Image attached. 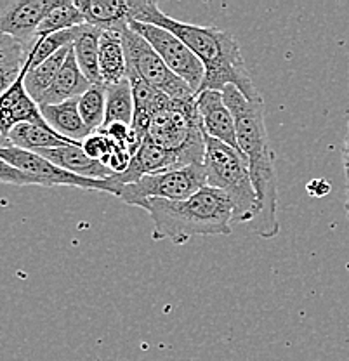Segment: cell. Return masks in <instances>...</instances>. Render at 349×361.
<instances>
[{
  "mask_svg": "<svg viewBox=\"0 0 349 361\" xmlns=\"http://www.w3.org/2000/svg\"><path fill=\"white\" fill-rule=\"evenodd\" d=\"M306 190L311 197L322 198V197H326V195L330 193V184H329V180H325V179H313L307 183Z\"/></svg>",
  "mask_w": 349,
  "mask_h": 361,
  "instance_id": "cell-30",
  "label": "cell"
},
{
  "mask_svg": "<svg viewBox=\"0 0 349 361\" xmlns=\"http://www.w3.org/2000/svg\"><path fill=\"white\" fill-rule=\"evenodd\" d=\"M0 115L4 120L6 135H9L11 130L20 123L47 126L46 120L42 118V113H40V106L30 97V94L25 89V68L13 87L4 96H0Z\"/></svg>",
  "mask_w": 349,
  "mask_h": 361,
  "instance_id": "cell-13",
  "label": "cell"
},
{
  "mask_svg": "<svg viewBox=\"0 0 349 361\" xmlns=\"http://www.w3.org/2000/svg\"><path fill=\"white\" fill-rule=\"evenodd\" d=\"M122 44L127 59V78L141 80L149 87L167 94L172 99H193L197 94L186 82L172 73L153 47L140 33L127 26L122 32Z\"/></svg>",
  "mask_w": 349,
  "mask_h": 361,
  "instance_id": "cell-6",
  "label": "cell"
},
{
  "mask_svg": "<svg viewBox=\"0 0 349 361\" xmlns=\"http://www.w3.org/2000/svg\"><path fill=\"white\" fill-rule=\"evenodd\" d=\"M176 169H181L178 158L165 152L160 146H157L149 139H145L140 148H137V152L134 153L127 171L122 172V174H114L110 180H114L118 186H123V184L137 183L145 176L176 171Z\"/></svg>",
  "mask_w": 349,
  "mask_h": 361,
  "instance_id": "cell-12",
  "label": "cell"
},
{
  "mask_svg": "<svg viewBox=\"0 0 349 361\" xmlns=\"http://www.w3.org/2000/svg\"><path fill=\"white\" fill-rule=\"evenodd\" d=\"M78 111L91 133H99L106 115V85H91V89L78 97Z\"/></svg>",
  "mask_w": 349,
  "mask_h": 361,
  "instance_id": "cell-25",
  "label": "cell"
},
{
  "mask_svg": "<svg viewBox=\"0 0 349 361\" xmlns=\"http://www.w3.org/2000/svg\"><path fill=\"white\" fill-rule=\"evenodd\" d=\"M103 35V30L92 25H82L80 33H78L77 40L71 45L73 49L75 59L80 68L82 75L87 78L91 85H101V75H99V39ZM104 85V84H103Z\"/></svg>",
  "mask_w": 349,
  "mask_h": 361,
  "instance_id": "cell-19",
  "label": "cell"
},
{
  "mask_svg": "<svg viewBox=\"0 0 349 361\" xmlns=\"http://www.w3.org/2000/svg\"><path fill=\"white\" fill-rule=\"evenodd\" d=\"M82 26H77V28H70L65 30V32H58V33H51V35L42 37V39H37L35 45L30 51L28 58H26L25 63V70H33L39 65H42L44 61H47L51 56H54L56 52H59L61 49L70 47V45L75 44L77 40L78 33H80Z\"/></svg>",
  "mask_w": 349,
  "mask_h": 361,
  "instance_id": "cell-23",
  "label": "cell"
},
{
  "mask_svg": "<svg viewBox=\"0 0 349 361\" xmlns=\"http://www.w3.org/2000/svg\"><path fill=\"white\" fill-rule=\"evenodd\" d=\"M99 75L104 85H115L127 78V59L122 32H103L99 39Z\"/></svg>",
  "mask_w": 349,
  "mask_h": 361,
  "instance_id": "cell-18",
  "label": "cell"
},
{
  "mask_svg": "<svg viewBox=\"0 0 349 361\" xmlns=\"http://www.w3.org/2000/svg\"><path fill=\"white\" fill-rule=\"evenodd\" d=\"M223 99L235 120L236 141L240 152L249 161L250 178L261 203L259 216L250 229L261 238H275L280 233L278 223V183L275 157L264 120V101H249L235 85L223 89Z\"/></svg>",
  "mask_w": 349,
  "mask_h": 361,
  "instance_id": "cell-2",
  "label": "cell"
},
{
  "mask_svg": "<svg viewBox=\"0 0 349 361\" xmlns=\"http://www.w3.org/2000/svg\"><path fill=\"white\" fill-rule=\"evenodd\" d=\"M87 25L103 32H123L130 21V0H75Z\"/></svg>",
  "mask_w": 349,
  "mask_h": 361,
  "instance_id": "cell-15",
  "label": "cell"
},
{
  "mask_svg": "<svg viewBox=\"0 0 349 361\" xmlns=\"http://www.w3.org/2000/svg\"><path fill=\"white\" fill-rule=\"evenodd\" d=\"M204 169L207 174V186L219 190L231 202L233 224H252L259 216L261 203L245 155L205 135Z\"/></svg>",
  "mask_w": 349,
  "mask_h": 361,
  "instance_id": "cell-4",
  "label": "cell"
},
{
  "mask_svg": "<svg viewBox=\"0 0 349 361\" xmlns=\"http://www.w3.org/2000/svg\"><path fill=\"white\" fill-rule=\"evenodd\" d=\"M343 165H344V174H346V179L349 183V130L343 145Z\"/></svg>",
  "mask_w": 349,
  "mask_h": 361,
  "instance_id": "cell-31",
  "label": "cell"
},
{
  "mask_svg": "<svg viewBox=\"0 0 349 361\" xmlns=\"http://www.w3.org/2000/svg\"><path fill=\"white\" fill-rule=\"evenodd\" d=\"M37 155L44 157L51 164H54L56 167L78 176V178L106 180L114 176V172L106 165L89 158L87 153L82 149V145H66L61 146V148L40 149V152H37Z\"/></svg>",
  "mask_w": 349,
  "mask_h": 361,
  "instance_id": "cell-14",
  "label": "cell"
},
{
  "mask_svg": "<svg viewBox=\"0 0 349 361\" xmlns=\"http://www.w3.org/2000/svg\"><path fill=\"white\" fill-rule=\"evenodd\" d=\"M70 51L71 45L70 47L61 49L59 52H56V54L51 56L47 61H44L42 65L33 68V70H25V89L37 104H40L44 94L47 92L49 87L52 85V82H54V78L58 77L59 70L65 65L66 56H68Z\"/></svg>",
  "mask_w": 349,
  "mask_h": 361,
  "instance_id": "cell-21",
  "label": "cell"
},
{
  "mask_svg": "<svg viewBox=\"0 0 349 361\" xmlns=\"http://www.w3.org/2000/svg\"><path fill=\"white\" fill-rule=\"evenodd\" d=\"M61 0H7L0 2V32L32 51L40 23Z\"/></svg>",
  "mask_w": 349,
  "mask_h": 361,
  "instance_id": "cell-10",
  "label": "cell"
},
{
  "mask_svg": "<svg viewBox=\"0 0 349 361\" xmlns=\"http://www.w3.org/2000/svg\"><path fill=\"white\" fill-rule=\"evenodd\" d=\"M0 183L14 184V186H32V184L33 186H39L37 179L18 171V169H14L13 165H9L4 160H0Z\"/></svg>",
  "mask_w": 349,
  "mask_h": 361,
  "instance_id": "cell-28",
  "label": "cell"
},
{
  "mask_svg": "<svg viewBox=\"0 0 349 361\" xmlns=\"http://www.w3.org/2000/svg\"><path fill=\"white\" fill-rule=\"evenodd\" d=\"M7 137L14 148L33 153L40 152V149L61 148L66 145H82V142H73L56 134L49 126H37V123H20L11 130Z\"/></svg>",
  "mask_w": 349,
  "mask_h": 361,
  "instance_id": "cell-20",
  "label": "cell"
},
{
  "mask_svg": "<svg viewBox=\"0 0 349 361\" xmlns=\"http://www.w3.org/2000/svg\"><path fill=\"white\" fill-rule=\"evenodd\" d=\"M130 21L148 23L174 33L204 65L205 78L200 90L223 92L226 85H235L249 101L261 99L252 77L243 61L242 51L231 33L216 26H198L167 16L152 0H130Z\"/></svg>",
  "mask_w": 349,
  "mask_h": 361,
  "instance_id": "cell-1",
  "label": "cell"
},
{
  "mask_svg": "<svg viewBox=\"0 0 349 361\" xmlns=\"http://www.w3.org/2000/svg\"><path fill=\"white\" fill-rule=\"evenodd\" d=\"M129 26L152 45L153 51L162 58V61L172 73L178 75L183 82L190 85L195 94H198L205 78L204 65L181 39H178L169 30L148 25V23L129 21Z\"/></svg>",
  "mask_w": 349,
  "mask_h": 361,
  "instance_id": "cell-8",
  "label": "cell"
},
{
  "mask_svg": "<svg viewBox=\"0 0 349 361\" xmlns=\"http://www.w3.org/2000/svg\"><path fill=\"white\" fill-rule=\"evenodd\" d=\"M195 99L169 101L167 106L153 115L145 137L178 158L181 169L204 165L205 134Z\"/></svg>",
  "mask_w": 349,
  "mask_h": 361,
  "instance_id": "cell-5",
  "label": "cell"
},
{
  "mask_svg": "<svg viewBox=\"0 0 349 361\" xmlns=\"http://www.w3.org/2000/svg\"><path fill=\"white\" fill-rule=\"evenodd\" d=\"M85 25L84 16L78 11V7L75 6L70 0H61L51 13L47 14V18L40 23L39 32H37V39H42V37L51 35V33L65 32V30L77 28V26Z\"/></svg>",
  "mask_w": 349,
  "mask_h": 361,
  "instance_id": "cell-24",
  "label": "cell"
},
{
  "mask_svg": "<svg viewBox=\"0 0 349 361\" xmlns=\"http://www.w3.org/2000/svg\"><path fill=\"white\" fill-rule=\"evenodd\" d=\"M7 146H13L11 145L9 137H6L4 134H0V148H7Z\"/></svg>",
  "mask_w": 349,
  "mask_h": 361,
  "instance_id": "cell-32",
  "label": "cell"
},
{
  "mask_svg": "<svg viewBox=\"0 0 349 361\" xmlns=\"http://www.w3.org/2000/svg\"><path fill=\"white\" fill-rule=\"evenodd\" d=\"M346 214L349 217V183H348V188H346Z\"/></svg>",
  "mask_w": 349,
  "mask_h": 361,
  "instance_id": "cell-33",
  "label": "cell"
},
{
  "mask_svg": "<svg viewBox=\"0 0 349 361\" xmlns=\"http://www.w3.org/2000/svg\"><path fill=\"white\" fill-rule=\"evenodd\" d=\"M89 89H91V84H89L87 78L82 75L80 68L77 65V59H75L73 49H71L68 56H66L65 65L61 66L58 77L54 78L51 87H49L46 94H44L39 106L59 104L70 99H78V97H80L82 94L87 92Z\"/></svg>",
  "mask_w": 349,
  "mask_h": 361,
  "instance_id": "cell-17",
  "label": "cell"
},
{
  "mask_svg": "<svg viewBox=\"0 0 349 361\" xmlns=\"http://www.w3.org/2000/svg\"><path fill=\"white\" fill-rule=\"evenodd\" d=\"M114 148V141L110 137H106L103 133H94L82 142V149L87 153V157L92 158V160L101 161V164L111 155Z\"/></svg>",
  "mask_w": 349,
  "mask_h": 361,
  "instance_id": "cell-27",
  "label": "cell"
},
{
  "mask_svg": "<svg viewBox=\"0 0 349 361\" xmlns=\"http://www.w3.org/2000/svg\"><path fill=\"white\" fill-rule=\"evenodd\" d=\"M40 113L46 123L56 134L73 142H84L92 133L82 120L78 111V99H70L59 104L40 106Z\"/></svg>",
  "mask_w": 349,
  "mask_h": 361,
  "instance_id": "cell-16",
  "label": "cell"
},
{
  "mask_svg": "<svg viewBox=\"0 0 349 361\" xmlns=\"http://www.w3.org/2000/svg\"><path fill=\"white\" fill-rule=\"evenodd\" d=\"M153 221V240L185 245L195 236H228L233 231V205L219 190L205 186L188 200H148L141 207Z\"/></svg>",
  "mask_w": 349,
  "mask_h": 361,
  "instance_id": "cell-3",
  "label": "cell"
},
{
  "mask_svg": "<svg viewBox=\"0 0 349 361\" xmlns=\"http://www.w3.org/2000/svg\"><path fill=\"white\" fill-rule=\"evenodd\" d=\"M28 51L13 37L0 32V68L23 70Z\"/></svg>",
  "mask_w": 349,
  "mask_h": 361,
  "instance_id": "cell-26",
  "label": "cell"
},
{
  "mask_svg": "<svg viewBox=\"0 0 349 361\" xmlns=\"http://www.w3.org/2000/svg\"><path fill=\"white\" fill-rule=\"evenodd\" d=\"M0 160L7 161V164L13 165L18 171L32 176L33 179H37L39 186H70L80 188V190L106 191V193L118 197L120 186L115 184L114 180H94L78 178V176L70 174V172L56 167L54 164H51L46 158L37 155V153L33 152H26V149L7 146V148H0Z\"/></svg>",
  "mask_w": 349,
  "mask_h": 361,
  "instance_id": "cell-9",
  "label": "cell"
},
{
  "mask_svg": "<svg viewBox=\"0 0 349 361\" xmlns=\"http://www.w3.org/2000/svg\"><path fill=\"white\" fill-rule=\"evenodd\" d=\"M133 118L134 94L129 78L115 85H106V115H104L103 127L111 126V123H125L130 127Z\"/></svg>",
  "mask_w": 349,
  "mask_h": 361,
  "instance_id": "cell-22",
  "label": "cell"
},
{
  "mask_svg": "<svg viewBox=\"0 0 349 361\" xmlns=\"http://www.w3.org/2000/svg\"><path fill=\"white\" fill-rule=\"evenodd\" d=\"M195 103H197V110L198 115H200L204 134L216 139V141L231 146L236 152H240L238 141H236L235 120H233L231 111L224 104L223 92H217V90H202V92L197 94Z\"/></svg>",
  "mask_w": 349,
  "mask_h": 361,
  "instance_id": "cell-11",
  "label": "cell"
},
{
  "mask_svg": "<svg viewBox=\"0 0 349 361\" xmlns=\"http://www.w3.org/2000/svg\"><path fill=\"white\" fill-rule=\"evenodd\" d=\"M207 186L204 165H188L176 171L145 176L137 183L120 186L118 198L129 205L141 207L148 200H188L197 191Z\"/></svg>",
  "mask_w": 349,
  "mask_h": 361,
  "instance_id": "cell-7",
  "label": "cell"
},
{
  "mask_svg": "<svg viewBox=\"0 0 349 361\" xmlns=\"http://www.w3.org/2000/svg\"><path fill=\"white\" fill-rule=\"evenodd\" d=\"M23 70H13V68H0V96L7 92L14 85V82L20 78Z\"/></svg>",
  "mask_w": 349,
  "mask_h": 361,
  "instance_id": "cell-29",
  "label": "cell"
}]
</instances>
